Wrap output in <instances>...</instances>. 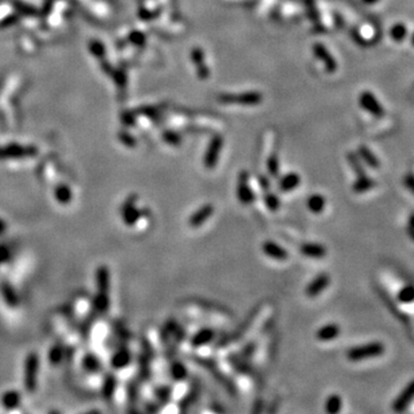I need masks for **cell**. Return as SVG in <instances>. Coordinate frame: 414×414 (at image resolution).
<instances>
[{
	"instance_id": "7a4b0ae2",
	"label": "cell",
	"mask_w": 414,
	"mask_h": 414,
	"mask_svg": "<svg viewBox=\"0 0 414 414\" xmlns=\"http://www.w3.org/2000/svg\"><path fill=\"white\" fill-rule=\"evenodd\" d=\"M384 345L381 342H371L363 345H357L351 347L346 351V358L347 360L352 361V363H358V361H363L370 358L380 357L384 353Z\"/></svg>"
},
{
	"instance_id": "c3c4849f",
	"label": "cell",
	"mask_w": 414,
	"mask_h": 414,
	"mask_svg": "<svg viewBox=\"0 0 414 414\" xmlns=\"http://www.w3.org/2000/svg\"><path fill=\"white\" fill-rule=\"evenodd\" d=\"M307 8H308V15L311 17L312 21H314L316 22L318 21V12L315 10V7H314V2H313V0H307Z\"/></svg>"
},
{
	"instance_id": "6da1fadb",
	"label": "cell",
	"mask_w": 414,
	"mask_h": 414,
	"mask_svg": "<svg viewBox=\"0 0 414 414\" xmlns=\"http://www.w3.org/2000/svg\"><path fill=\"white\" fill-rule=\"evenodd\" d=\"M39 366V356L36 352L28 353L23 366V387L29 394H33L37 389Z\"/></svg>"
},
{
	"instance_id": "db71d44e",
	"label": "cell",
	"mask_w": 414,
	"mask_h": 414,
	"mask_svg": "<svg viewBox=\"0 0 414 414\" xmlns=\"http://www.w3.org/2000/svg\"><path fill=\"white\" fill-rule=\"evenodd\" d=\"M363 1H364L365 3H368V5H373V3L377 2L378 0H363Z\"/></svg>"
},
{
	"instance_id": "5b68a950",
	"label": "cell",
	"mask_w": 414,
	"mask_h": 414,
	"mask_svg": "<svg viewBox=\"0 0 414 414\" xmlns=\"http://www.w3.org/2000/svg\"><path fill=\"white\" fill-rule=\"evenodd\" d=\"M136 201V194H131L127 198L122 207H121V218H122L123 224L128 227H133L145 215V210L137 207Z\"/></svg>"
},
{
	"instance_id": "4dcf8cb0",
	"label": "cell",
	"mask_w": 414,
	"mask_h": 414,
	"mask_svg": "<svg viewBox=\"0 0 414 414\" xmlns=\"http://www.w3.org/2000/svg\"><path fill=\"white\" fill-rule=\"evenodd\" d=\"M343 406V401L342 397L337 394L330 395L328 398L326 399L325 403V411L329 414H336L340 412Z\"/></svg>"
},
{
	"instance_id": "d4e9b609",
	"label": "cell",
	"mask_w": 414,
	"mask_h": 414,
	"mask_svg": "<svg viewBox=\"0 0 414 414\" xmlns=\"http://www.w3.org/2000/svg\"><path fill=\"white\" fill-rule=\"evenodd\" d=\"M111 305L110 294H103V292H97L92 301L93 313L96 314H105L109 311Z\"/></svg>"
},
{
	"instance_id": "ab89813d",
	"label": "cell",
	"mask_w": 414,
	"mask_h": 414,
	"mask_svg": "<svg viewBox=\"0 0 414 414\" xmlns=\"http://www.w3.org/2000/svg\"><path fill=\"white\" fill-rule=\"evenodd\" d=\"M162 138L166 143L174 146L179 145L181 143V136L179 134H176L175 131H166V133L162 134Z\"/></svg>"
},
{
	"instance_id": "7bdbcfd3",
	"label": "cell",
	"mask_w": 414,
	"mask_h": 414,
	"mask_svg": "<svg viewBox=\"0 0 414 414\" xmlns=\"http://www.w3.org/2000/svg\"><path fill=\"white\" fill-rule=\"evenodd\" d=\"M170 395H172V391H170L169 388L167 387H162L156 390V396H158V399L159 401H161L162 403H167L169 401L170 398Z\"/></svg>"
},
{
	"instance_id": "d590c367",
	"label": "cell",
	"mask_w": 414,
	"mask_h": 414,
	"mask_svg": "<svg viewBox=\"0 0 414 414\" xmlns=\"http://www.w3.org/2000/svg\"><path fill=\"white\" fill-rule=\"evenodd\" d=\"M263 203L270 212H277L281 207L280 197L273 192H267L263 194Z\"/></svg>"
},
{
	"instance_id": "52a82bcc",
	"label": "cell",
	"mask_w": 414,
	"mask_h": 414,
	"mask_svg": "<svg viewBox=\"0 0 414 414\" xmlns=\"http://www.w3.org/2000/svg\"><path fill=\"white\" fill-rule=\"evenodd\" d=\"M224 148V137L220 135H217L211 139L208 148L206 150L204 156V166L208 170L214 169L217 167V163L219 161V156Z\"/></svg>"
},
{
	"instance_id": "cb8c5ba5",
	"label": "cell",
	"mask_w": 414,
	"mask_h": 414,
	"mask_svg": "<svg viewBox=\"0 0 414 414\" xmlns=\"http://www.w3.org/2000/svg\"><path fill=\"white\" fill-rule=\"evenodd\" d=\"M117 387V380L116 376L112 373L106 374V376L104 377L103 385H102V396L105 401L110 402L112 401L114 397V394H115Z\"/></svg>"
},
{
	"instance_id": "b9f144b4",
	"label": "cell",
	"mask_w": 414,
	"mask_h": 414,
	"mask_svg": "<svg viewBox=\"0 0 414 414\" xmlns=\"http://www.w3.org/2000/svg\"><path fill=\"white\" fill-rule=\"evenodd\" d=\"M129 39L131 43L135 45H138V46L144 45L145 43V36L141 33V31H133V33L130 34Z\"/></svg>"
},
{
	"instance_id": "f6af8a7d",
	"label": "cell",
	"mask_w": 414,
	"mask_h": 414,
	"mask_svg": "<svg viewBox=\"0 0 414 414\" xmlns=\"http://www.w3.org/2000/svg\"><path fill=\"white\" fill-rule=\"evenodd\" d=\"M10 257V251L6 245H0V266L3 265L6 262H8Z\"/></svg>"
},
{
	"instance_id": "4fadbf2b",
	"label": "cell",
	"mask_w": 414,
	"mask_h": 414,
	"mask_svg": "<svg viewBox=\"0 0 414 414\" xmlns=\"http://www.w3.org/2000/svg\"><path fill=\"white\" fill-rule=\"evenodd\" d=\"M414 399V380L406 385L401 395L392 403V410L396 412H403L409 408L411 402Z\"/></svg>"
},
{
	"instance_id": "e0dca14e",
	"label": "cell",
	"mask_w": 414,
	"mask_h": 414,
	"mask_svg": "<svg viewBox=\"0 0 414 414\" xmlns=\"http://www.w3.org/2000/svg\"><path fill=\"white\" fill-rule=\"evenodd\" d=\"M340 334V327L337 325V323H327V325L320 327V328L316 330L315 337L319 342H332L337 337L339 336Z\"/></svg>"
},
{
	"instance_id": "ac0fdd59",
	"label": "cell",
	"mask_w": 414,
	"mask_h": 414,
	"mask_svg": "<svg viewBox=\"0 0 414 414\" xmlns=\"http://www.w3.org/2000/svg\"><path fill=\"white\" fill-rule=\"evenodd\" d=\"M191 60L196 66L198 77L201 79H206L210 77V69L207 68L206 64H205V55L201 48L196 47L191 51Z\"/></svg>"
},
{
	"instance_id": "7402d4cb",
	"label": "cell",
	"mask_w": 414,
	"mask_h": 414,
	"mask_svg": "<svg viewBox=\"0 0 414 414\" xmlns=\"http://www.w3.org/2000/svg\"><path fill=\"white\" fill-rule=\"evenodd\" d=\"M21 401H22L21 394L17 390H14V389L5 391L1 396V405L7 411H12V410L19 408Z\"/></svg>"
},
{
	"instance_id": "bcb514c9",
	"label": "cell",
	"mask_w": 414,
	"mask_h": 414,
	"mask_svg": "<svg viewBox=\"0 0 414 414\" xmlns=\"http://www.w3.org/2000/svg\"><path fill=\"white\" fill-rule=\"evenodd\" d=\"M119 137H120V139H121V142H122L123 144L128 145V146H135V144H136V142H135L134 137L131 136V135H129V134H127V133H121V134L119 135Z\"/></svg>"
},
{
	"instance_id": "836d02e7",
	"label": "cell",
	"mask_w": 414,
	"mask_h": 414,
	"mask_svg": "<svg viewBox=\"0 0 414 414\" xmlns=\"http://www.w3.org/2000/svg\"><path fill=\"white\" fill-rule=\"evenodd\" d=\"M390 36L392 40L397 41V43H401L408 36V28H406L405 24L403 23H396L391 27L390 29Z\"/></svg>"
},
{
	"instance_id": "2e32d148",
	"label": "cell",
	"mask_w": 414,
	"mask_h": 414,
	"mask_svg": "<svg viewBox=\"0 0 414 414\" xmlns=\"http://www.w3.org/2000/svg\"><path fill=\"white\" fill-rule=\"evenodd\" d=\"M215 339V330L210 327H204L196 332L190 339V344L193 347H201L213 342Z\"/></svg>"
},
{
	"instance_id": "4316f807",
	"label": "cell",
	"mask_w": 414,
	"mask_h": 414,
	"mask_svg": "<svg viewBox=\"0 0 414 414\" xmlns=\"http://www.w3.org/2000/svg\"><path fill=\"white\" fill-rule=\"evenodd\" d=\"M82 366L88 373L95 374L102 370V363L95 353H86L82 359Z\"/></svg>"
},
{
	"instance_id": "8992f818",
	"label": "cell",
	"mask_w": 414,
	"mask_h": 414,
	"mask_svg": "<svg viewBox=\"0 0 414 414\" xmlns=\"http://www.w3.org/2000/svg\"><path fill=\"white\" fill-rule=\"evenodd\" d=\"M236 198L243 206H250L256 200V194L250 186V174L246 170H242L238 174L237 184H236Z\"/></svg>"
},
{
	"instance_id": "f907efd6",
	"label": "cell",
	"mask_w": 414,
	"mask_h": 414,
	"mask_svg": "<svg viewBox=\"0 0 414 414\" xmlns=\"http://www.w3.org/2000/svg\"><path fill=\"white\" fill-rule=\"evenodd\" d=\"M5 231H6V224L3 222V220L0 219V235H2Z\"/></svg>"
},
{
	"instance_id": "1f68e13d",
	"label": "cell",
	"mask_w": 414,
	"mask_h": 414,
	"mask_svg": "<svg viewBox=\"0 0 414 414\" xmlns=\"http://www.w3.org/2000/svg\"><path fill=\"white\" fill-rule=\"evenodd\" d=\"M347 161H349L351 168L353 169V172L356 173L357 177L359 176H364V175H367L366 174V170H365L363 163L360 161V158L359 155L356 154V153H347Z\"/></svg>"
},
{
	"instance_id": "f546056e",
	"label": "cell",
	"mask_w": 414,
	"mask_h": 414,
	"mask_svg": "<svg viewBox=\"0 0 414 414\" xmlns=\"http://www.w3.org/2000/svg\"><path fill=\"white\" fill-rule=\"evenodd\" d=\"M169 373L174 381L180 382V381L186 380V378L188 377V374H189V372H188V368L186 367V365H184L183 363H181V361L179 360H176L170 365Z\"/></svg>"
},
{
	"instance_id": "816d5d0a",
	"label": "cell",
	"mask_w": 414,
	"mask_h": 414,
	"mask_svg": "<svg viewBox=\"0 0 414 414\" xmlns=\"http://www.w3.org/2000/svg\"><path fill=\"white\" fill-rule=\"evenodd\" d=\"M408 229H414V213L411 215V217H410Z\"/></svg>"
},
{
	"instance_id": "7c38bea8",
	"label": "cell",
	"mask_w": 414,
	"mask_h": 414,
	"mask_svg": "<svg viewBox=\"0 0 414 414\" xmlns=\"http://www.w3.org/2000/svg\"><path fill=\"white\" fill-rule=\"evenodd\" d=\"M299 252H301V256L306 257V258L320 260L327 256V248L323 244H320V243L307 242L302 243L299 246Z\"/></svg>"
},
{
	"instance_id": "83f0119b",
	"label": "cell",
	"mask_w": 414,
	"mask_h": 414,
	"mask_svg": "<svg viewBox=\"0 0 414 414\" xmlns=\"http://www.w3.org/2000/svg\"><path fill=\"white\" fill-rule=\"evenodd\" d=\"M374 187H375V181L373 179H371L370 176L364 175V176L357 177V180L354 181V183L352 184V190H353V192H356V193H364L372 190Z\"/></svg>"
},
{
	"instance_id": "ee69618b",
	"label": "cell",
	"mask_w": 414,
	"mask_h": 414,
	"mask_svg": "<svg viewBox=\"0 0 414 414\" xmlns=\"http://www.w3.org/2000/svg\"><path fill=\"white\" fill-rule=\"evenodd\" d=\"M112 76H113L114 81H115L116 84L119 85V86H121V88L126 85L127 77H126V74H124V73L122 71H114L112 73Z\"/></svg>"
},
{
	"instance_id": "60d3db41",
	"label": "cell",
	"mask_w": 414,
	"mask_h": 414,
	"mask_svg": "<svg viewBox=\"0 0 414 414\" xmlns=\"http://www.w3.org/2000/svg\"><path fill=\"white\" fill-rule=\"evenodd\" d=\"M19 20L20 16L17 14H10V15L6 16L5 19L0 21V28H8L10 26H14Z\"/></svg>"
},
{
	"instance_id": "f1b7e54d",
	"label": "cell",
	"mask_w": 414,
	"mask_h": 414,
	"mask_svg": "<svg viewBox=\"0 0 414 414\" xmlns=\"http://www.w3.org/2000/svg\"><path fill=\"white\" fill-rule=\"evenodd\" d=\"M54 198L59 204L68 205L73 199L72 189L66 184H59L54 189Z\"/></svg>"
},
{
	"instance_id": "d6986e66",
	"label": "cell",
	"mask_w": 414,
	"mask_h": 414,
	"mask_svg": "<svg viewBox=\"0 0 414 414\" xmlns=\"http://www.w3.org/2000/svg\"><path fill=\"white\" fill-rule=\"evenodd\" d=\"M96 284L97 292L110 294L111 290V272L105 265L99 266L96 270Z\"/></svg>"
},
{
	"instance_id": "f5cc1de1",
	"label": "cell",
	"mask_w": 414,
	"mask_h": 414,
	"mask_svg": "<svg viewBox=\"0 0 414 414\" xmlns=\"http://www.w3.org/2000/svg\"><path fill=\"white\" fill-rule=\"evenodd\" d=\"M408 234L410 237H411L414 241V229H408Z\"/></svg>"
},
{
	"instance_id": "30bf717a",
	"label": "cell",
	"mask_w": 414,
	"mask_h": 414,
	"mask_svg": "<svg viewBox=\"0 0 414 414\" xmlns=\"http://www.w3.org/2000/svg\"><path fill=\"white\" fill-rule=\"evenodd\" d=\"M359 103L363 109L375 116L384 115L383 106L378 103L375 96L371 91H364L359 97Z\"/></svg>"
},
{
	"instance_id": "277c9868",
	"label": "cell",
	"mask_w": 414,
	"mask_h": 414,
	"mask_svg": "<svg viewBox=\"0 0 414 414\" xmlns=\"http://www.w3.org/2000/svg\"><path fill=\"white\" fill-rule=\"evenodd\" d=\"M218 100L221 104H227V105H243V106H255L263 102V95L258 91H250L239 93V95H220L218 97Z\"/></svg>"
},
{
	"instance_id": "44dd1931",
	"label": "cell",
	"mask_w": 414,
	"mask_h": 414,
	"mask_svg": "<svg viewBox=\"0 0 414 414\" xmlns=\"http://www.w3.org/2000/svg\"><path fill=\"white\" fill-rule=\"evenodd\" d=\"M0 291H1L2 299L5 301L6 305L10 308H16L20 305V298L17 296L15 289L12 287V284L8 282H2L0 284Z\"/></svg>"
},
{
	"instance_id": "9a60e30c",
	"label": "cell",
	"mask_w": 414,
	"mask_h": 414,
	"mask_svg": "<svg viewBox=\"0 0 414 414\" xmlns=\"http://www.w3.org/2000/svg\"><path fill=\"white\" fill-rule=\"evenodd\" d=\"M131 358L133 357H131L130 350L126 346H121L120 349H117L113 353L112 358H111V366L113 367V370L116 371L124 370L128 365H130Z\"/></svg>"
},
{
	"instance_id": "3957f363",
	"label": "cell",
	"mask_w": 414,
	"mask_h": 414,
	"mask_svg": "<svg viewBox=\"0 0 414 414\" xmlns=\"http://www.w3.org/2000/svg\"><path fill=\"white\" fill-rule=\"evenodd\" d=\"M38 149L34 145H21L16 143L0 146V160H21L34 158Z\"/></svg>"
},
{
	"instance_id": "d6a6232c",
	"label": "cell",
	"mask_w": 414,
	"mask_h": 414,
	"mask_svg": "<svg viewBox=\"0 0 414 414\" xmlns=\"http://www.w3.org/2000/svg\"><path fill=\"white\" fill-rule=\"evenodd\" d=\"M13 6L14 8L16 9V12L21 14V15L26 16H34L38 13L36 7L33 5H29V3L21 1V0H13Z\"/></svg>"
},
{
	"instance_id": "8fae6325",
	"label": "cell",
	"mask_w": 414,
	"mask_h": 414,
	"mask_svg": "<svg viewBox=\"0 0 414 414\" xmlns=\"http://www.w3.org/2000/svg\"><path fill=\"white\" fill-rule=\"evenodd\" d=\"M262 251L268 258L276 262H285L289 258V252L283 246L273 241H266L263 243Z\"/></svg>"
},
{
	"instance_id": "e575fe53",
	"label": "cell",
	"mask_w": 414,
	"mask_h": 414,
	"mask_svg": "<svg viewBox=\"0 0 414 414\" xmlns=\"http://www.w3.org/2000/svg\"><path fill=\"white\" fill-rule=\"evenodd\" d=\"M64 359V349L60 344H54L48 351V361L53 366H57Z\"/></svg>"
},
{
	"instance_id": "f35d334b",
	"label": "cell",
	"mask_w": 414,
	"mask_h": 414,
	"mask_svg": "<svg viewBox=\"0 0 414 414\" xmlns=\"http://www.w3.org/2000/svg\"><path fill=\"white\" fill-rule=\"evenodd\" d=\"M89 50H90V52H91V53L93 55H95L96 58L103 59L104 57H105V53H106L105 46H104L103 43H100L99 40H92V41H90Z\"/></svg>"
},
{
	"instance_id": "8d00e7d4",
	"label": "cell",
	"mask_w": 414,
	"mask_h": 414,
	"mask_svg": "<svg viewBox=\"0 0 414 414\" xmlns=\"http://www.w3.org/2000/svg\"><path fill=\"white\" fill-rule=\"evenodd\" d=\"M397 301L403 304H410L414 301V285H405L397 295Z\"/></svg>"
},
{
	"instance_id": "9c48e42d",
	"label": "cell",
	"mask_w": 414,
	"mask_h": 414,
	"mask_svg": "<svg viewBox=\"0 0 414 414\" xmlns=\"http://www.w3.org/2000/svg\"><path fill=\"white\" fill-rule=\"evenodd\" d=\"M214 206L212 204H204L203 206L197 208L188 219V225L191 228H199L206 224L208 219L213 217Z\"/></svg>"
},
{
	"instance_id": "681fc988",
	"label": "cell",
	"mask_w": 414,
	"mask_h": 414,
	"mask_svg": "<svg viewBox=\"0 0 414 414\" xmlns=\"http://www.w3.org/2000/svg\"><path fill=\"white\" fill-rule=\"evenodd\" d=\"M122 121L127 124V126H133V124L135 123L134 115L129 112L122 114Z\"/></svg>"
},
{
	"instance_id": "7dc6e473",
	"label": "cell",
	"mask_w": 414,
	"mask_h": 414,
	"mask_svg": "<svg viewBox=\"0 0 414 414\" xmlns=\"http://www.w3.org/2000/svg\"><path fill=\"white\" fill-rule=\"evenodd\" d=\"M404 186L414 194V175L413 174L411 173L406 174L404 177Z\"/></svg>"
},
{
	"instance_id": "ba28073f",
	"label": "cell",
	"mask_w": 414,
	"mask_h": 414,
	"mask_svg": "<svg viewBox=\"0 0 414 414\" xmlns=\"http://www.w3.org/2000/svg\"><path fill=\"white\" fill-rule=\"evenodd\" d=\"M330 276L328 273H319L305 288V295L308 298H316L329 287Z\"/></svg>"
},
{
	"instance_id": "603a6c76",
	"label": "cell",
	"mask_w": 414,
	"mask_h": 414,
	"mask_svg": "<svg viewBox=\"0 0 414 414\" xmlns=\"http://www.w3.org/2000/svg\"><path fill=\"white\" fill-rule=\"evenodd\" d=\"M306 206H307L308 211L313 214H322L327 206L326 197L320 193H313L306 200Z\"/></svg>"
},
{
	"instance_id": "11a10c76",
	"label": "cell",
	"mask_w": 414,
	"mask_h": 414,
	"mask_svg": "<svg viewBox=\"0 0 414 414\" xmlns=\"http://www.w3.org/2000/svg\"><path fill=\"white\" fill-rule=\"evenodd\" d=\"M411 41H412V44L414 45V33H413V35H412V37H411Z\"/></svg>"
},
{
	"instance_id": "484cf974",
	"label": "cell",
	"mask_w": 414,
	"mask_h": 414,
	"mask_svg": "<svg viewBox=\"0 0 414 414\" xmlns=\"http://www.w3.org/2000/svg\"><path fill=\"white\" fill-rule=\"evenodd\" d=\"M358 155H359V158L363 160V161L366 163L368 167H371V168H373V169L380 168V165H381L380 160L377 159V156L375 155L374 153L367 148V146L360 145L359 148H358Z\"/></svg>"
},
{
	"instance_id": "74e56055",
	"label": "cell",
	"mask_w": 414,
	"mask_h": 414,
	"mask_svg": "<svg viewBox=\"0 0 414 414\" xmlns=\"http://www.w3.org/2000/svg\"><path fill=\"white\" fill-rule=\"evenodd\" d=\"M267 168H268V173L272 177H277L280 174V160H278V155L275 153H273L267 160Z\"/></svg>"
},
{
	"instance_id": "ffe728a7",
	"label": "cell",
	"mask_w": 414,
	"mask_h": 414,
	"mask_svg": "<svg viewBox=\"0 0 414 414\" xmlns=\"http://www.w3.org/2000/svg\"><path fill=\"white\" fill-rule=\"evenodd\" d=\"M301 182V175L296 172H290L282 176L280 181H278V190L284 193L291 192V191L297 189Z\"/></svg>"
},
{
	"instance_id": "5bb4252c",
	"label": "cell",
	"mask_w": 414,
	"mask_h": 414,
	"mask_svg": "<svg viewBox=\"0 0 414 414\" xmlns=\"http://www.w3.org/2000/svg\"><path fill=\"white\" fill-rule=\"evenodd\" d=\"M313 52L316 55V58L319 60H321L325 65L327 72L334 73L337 69V62L335 59L333 58V55L329 53V51L327 50L326 46L323 44L316 43L313 45Z\"/></svg>"
}]
</instances>
